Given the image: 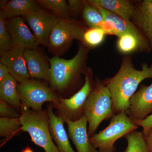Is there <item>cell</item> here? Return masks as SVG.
<instances>
[{
	"instance_id": "1",
	"label": "cell",
	"mask_w": 152,
	"mask_h": 152,
	"mask_svg": "<svg viewBox=\"0 0 152 152\" xmlns=\"http://www.w3.org/2000/svg\"><path fill=\"white\" fill-rule=\"evenodd\" d=\"M90 48L80 43L75 56L66 60L54 56L50 59L49 86L59 96L68 98L80 89L82 75L87 68Z\"/></svg>"
},
{
	"instance_id": "2",
	"label": "cell",
	"mask_w": 152,
	"mask_h": 152,
	"mask_svg": "<svg viewBox=\"0 0 152 152\" xmlns=\"http://www.w3.org/2000/svg\"><path fill=\"white\" fill-rule=\"evenodd\" d=\"M148 78H152V64L149 66L144 63L140 70L134 68L131 57H126L117 74L102 81L111 95L114 115L126 113L130 99L139 85Z\"/></svg>"
},
{
	"instance_id": "3",
	"label": "cell",
	"mask_w": 152,
	"mask_h": 152,
	"mask_svg": "<svg viewBox=\"0 0 152 152\" xmlns=\"http://www.w3.org/2000/svg\"><path fill=\"white\" fill-rule=\"evenodd\" d=\"M83 112L88 121L90 137L96 134L103 121L111 118L115 115L111 95L102 81L96 80L94 89L85 104Z\"/></svg>"
},
{
	"instance_id": "4",
	"label": "cell",
	"mask_w": 152,
	"mask_h": 152,
	"mask_svg": "<svg viewBox=\"0 0 152 152\" xmlns=\"http://www.w3.org/2000/svg\"><path fill=\"white\" fill-rule=\"evenodd\" d=\"M48 110L36 111L22 109L21 130L29 134L32 141L45 152H59L53 140L49 128Z\"/></svg>"
},
{
	"instance_id": "5",
	"label": "cell",
	"mask_w": 152,
	"mask_h": 152,
	"mask_svg": "<svg viewBox=\"0 0 152 152\" xmlns=\"http://www.w3.org/2000/svg\"><path fill=\"white\" fill-rule=\"evenodd\" d=\"M138 127L126 113L116 114L105 129L90 138V141L99 152H115L116 141Z\"/></svg>"
},
{
	"instance_id": "6",
	"label": "cell",
	"mask_w": 152,
	"mask_h": 152,
	"mask_svg": "<svg viewBox=\"0 0 152 152\" xmlns=\"http://www.w3.org/2000/svg\"><path fill=\"white\" fill-rule=\"evenodd\" d=\"M88 28L75 19L61 18L52 30L48 48L54 56H61L69 49L74 40L83 43V36Z\"/></svg>"
},
{
	"instance_id": "7",
	"label": "cell",
	"mask_w": 152,
	"mask_h": 152,
	"mask_svg": "<svg viewBox=\"0 0 152 152\" xmlns=\"http://www.w3.org/2000/svg\"><path fill=\"white\" fill-rule=\"evenodd\" d=\"M46 82L31 78L18 84V91L22 109H30L36 111L43 110L45 102H49L53 105L60 101V96L49 86Z\"/></svg>"
},
{
	"instance_id": "8",
	"label": "cell",
	"mask_w": 152,
	"mask_h": 152,
	"mask_svg": "<svg viewBox=\"0 0 152 152\" xmlns=\"http://www.w3.org/2000/svg\"><path fill=\"white\" fill-rule=\"evenodd\" d=\"M85 83L80 90L72 96L63 98L60 96L58 103L53 105L56 109V114L65 120L75 121L84 115V107L87 99L92 91L95 82L93 79L92 71L87 67L84 72Z\"/></svg>"
},
{
	"instance_id": "9",
	"label": "cell",
	"mask_w": 152,
	"mask_h": 152,
	"mask_svg": "<svg viewBox=\"0 0 152 152\" xmlns=\"http://www.w3.org/2000/svg\"><path fill=\"white\" fill-rule=\"evenodd\" d=\"M22 17L32 30L39 45L48 47L52 30L61 18L44 9Z\"/></svg>"
},
{
	"instance_id": "10",
	"label": "cell",
	"mask_w": 152,
	"mask_h": 152,
	"mask_svg": "<svg viewBox=\"0 0 152 152\" xmlns=\"http://www.w3.org/2000/svg\"><path fill=\"white\" fill-rule=\"evenodd\" d=\"M25 50L24 47L14 46L11 50L0 53V63L7 67L10 74L19 84L31 78L24 56Z\"/></svg>"
},
{
	"instance_id": "11",
	"label": "cell",
	"mask_w": 152,
	"mask_h": 152,
	"mask_svg": "<svg viewBox=\"0 0 152 152\" xmlns=\"http://www.w3.org/2000/svg\"><path fill=\"white\" fill-rule=\"evenodd\" d=\"M152 112V83L148 86L142 85L133 95L126 113L133 121H142Z\"/></svg>"
},
{
	"instance_id": "12",
	"label": "cell",
	"mask_w": 152,
	"mask_h": 152,
	"mask_svg": "<svg viewBox=\"0 0 152 152\" xmlns=\"http://www.w3.org/2000/svg\"><path fill=\"white\" fill-rule=\"evenodd\" d=\"M24 56L31 77L49 84L50 69V61L47 58L41 48L25 49Z\"/></svg>"
},
{
	"instance_id": "13",
	"label": "cell",
	"mask_w": 152,
	"mask_h": 152,
	"mask_svg": "<svg viewBox=\"0 0 152 152\" xmlns=\"http://www.w3.org/2000/svg\"><path fill=\"white\" fill-rule=\"evenodd\" d=\"M22 17L7 19L6 26L14 46L34 49L39 46L34 35L31 32Z\"/></svg>"
},
{
	"instance_id": "14",
	"label": "cell",
	"mask_w": 152,
	"mask_h": 152,
	"mask_svg": "<svg viewBox=\"0 0 152 152\" xmlns=\"http://www.w3.org/2000/svg\"><path fill=\"white\" fill-rule=\"evenodd\" d=\"M65 122L67 125L69 138L75 147L77 152H99L90 141L88 121L85 115L75 121L65 120Z\"/></svg>"
},
{
	"instance_id": "15",
	"label": "cell",
	"mask_w": 152,
	"mask_h": 152,
	"mask_svg": "<svg viewBox=\"0 0 152 152\" xmlns=\"http://www.w3.org/2000/svg\"><path fill=\"white\" fill-rule=\"evenodd\" d=\"M51 104L48 105L47 110L49 116V128L52 138L59 152H76L72 148L65 129V121L57 115L53 111Z\"/></svg>"
},
{
	"instance_id": "16",
	"label": "cell",
	"mask_w": 152,
	"mask_h": 152,
	"mask_svg": "<svg viewBox=\"0 0 152 152\" xmlns=\"http://www.w3.org/2000/svg\"><path fill=\"white\" fill-rule=\"evenodd\" d=\"M135 6L131 21L140 31L152 50V0H144Z\"/></svg>"
},
{
	"instance_id": "17",
	"label": "cell",
	"mask_w": 152,
	"mask_h": 152,
	"mask_svg": "<svg viewBox=\"0 0 152 152\" xmlns=\"http://www.w3.org/2000/svg\"><path fill=\"white\" fill-rule=\"evenodd\" d=\"M83 2L95 7L105 9L128 20L131 21L135 10L136 6L127 0H85Z\"/></svg>"
},
{
	"instance_id": "18",
	"label": "cell",
	"mask_w": 152,
	"mask_h": 152,
	"mask_svg": "<svg viewBox=\"0 0 152 152\" xmlns=\"http://www.w3.org/2000/svg\"><path fill=\"white\" fill-rule=\"evenodd\" d=\"M96 8L100 12L105 21L113 28L118 37L125 34H132L137 37L142 42L149 44L140 31L132 21L124 20L99 7Z\"/></svg>"
},
{
	"instance_id": "19",
	"label": "cell",
	"mask_w": 152,
	"mask_h": 152,
	"mask_svg": "<svg viewBox=\"0 0 152 152\" xmlns=\"http://www.w3.org/2000/svg\"><path fill=\"white\" fill-rule=\"evenodd\" d=\"M18 83L10 74L0 82V100L22 114V104L18 91Z\"/></svg>"
},
{
	"instance_id": "20",
	"label": "cell",
	"mask_w": 152,
	"mask_h": 152,
	"mask_svg": "<svg viewBox=\"0 0 152 152\" xmlns=\"http://www.w3.org/2000/svg\"><path fill=\"white\" fill-rule=\"evenodd\" d=\"M3 10L5 12L7 19H11L37 12L43 9L35 0H12Z\"/></svg>"
},
{
	"instance_id": "21",
	"label": "cell",
	"mask_w": 152,
	"mask_h": 152,
	"mask_svg": "<svg viewBox=\"0 0 152 152\" xmlns=\"http://www.w3.org/2000/svg\"><path fill=\"white\" fill-rule=\"evenodd\" d=\"M118 38L117 48L123 53H131L138 50L148 52L151 50L149 44L142 42L132 34H125Z\"/></svg>"
},
{
	"instance_id": "22",
	"label": "cell",
	"mask_w": 152,
	"mask_h": 152,
	"mask_svg": "<svg viewBox=\"0 0 152 152\" xmlns=\"http://www.w3.org/2000/svg\"><path fill=\"white\" fill-rule=\"evenodd\" d=\"M41 7L60 18H68L70 16L67 2L65 0H37Z\"/></svg>"
},
{
	"instance_id": "23",
	"label": "cell",
	"mask_w": 152,
	"mask_h": 152,
	"mask_svg": "<svg viewBox=\"0 0 152 152\" xmlns=\"http://www.w3.org/2000/svg\"><path fill=\"white\" fill-rule=\"evenodd\" d=\"M124 137L126 140L127 145L124 152H149L142 132L136 130L128 133Z\"/></svg>"
},
{
	"instance_id": "24",
	"label": "cell",
	"mask_w": 152,
	"mask_h": 152,
	"mask_svg": "<svg viewBox=\"0 0 152 152\" xmlns=\"http://www.w3.org/2000/svg\"><path fill=\"white\" fill-rule=\"evenodd\" d=\"M82 13L85 23L88 28L102 29L105 21L102 14L96 8L85 4Z\"/></svg>"
},
{
	"instance_id": "25",
	"label": "cell",
	"mask_w": 152,
	"mask_h": 152,
	"mask_svg": "<svg viewBox=\"0 0 152 152\" xmlns=\"http://www.w3.org/2000/svg\"><path fill=\"white\" fill-rule=\"evenodd\" d=\"M22 124L20 118H0V136L9 138L15 136L21 131Z\"/></svg>"
},
{
	"instance_id": "26",
	"label": "cell",
	"mask_w": 152,
	"mask_h": 152,
	"mask_svg": "<svg viewBox=\"0 0 152 152\" xmlns=\"http://www.w3.org/2000/svg\"><path fill=\"white\" fill-rule=\"evenodd\" d=\"M7 15L3 9L0 10V53L7 51L14 47L12 38L7 26Z\"/></svg>"
},
{
	"instance_id": "27",
	"label": "cell",
	"mask_w": 152,
	"mask_h": 152,
	"mask_svg": "<svg viewBox=\"0 0 152 152\" xmlns=\"http://www.w3.org/2000/svg\"><path fill=\"white\" fill-rule=\"evenodd\" d=\"M106 34L100 28H88L84 34L82 44L90 48L97 47L103 42Z\"/></svg>"
},
{
	"instance_id": "28",
	"label": "cell",
	"mask_w": 152,
	"mask_h": 152,
	"mask_svg": "<svg viewBox=\"0 0 152 152\" xmlns=\"http://www.w3.org/2000/svg\"><path fill=\"white\" fill-rule=\"evenodd\" d=\"M0 115L7 118H20L21 114L15 108L0 100Z\"/></svg>"
},
{
	"instance_id": "29",
	"label": "cell",
	"mask_w": 152,
	"mask_h": 152,
	"mask_svg": "<svg viewBox=\"0 0 152 152\" xmlns=\"http://www.w3.org/2000/svg\"><path fill=\"white\" fill-rule=\"evenodd\" d=\"M67 2L70 16H76L75 15L82 12L85 4L83 1L69 0Z\"/></svg>"
},
{
	"instance_id": "30",
	"label": "cell",
	"mask_w": 152,
	"mask_h": 152,
	"mask_svg": "<svg viewBox=\"0 0 152 152\" xmlns=\"http://www.w3.org/2000/svg\"><path fill=\"white\" fill-rule=\"evenodd\" d=\"M138 126L142 128V132L145 138L147 137L149 132L152 127V113L145 119L140 121H134Z\"/></svg>"
},
{
	"instance_id": "31",
	"label": "cell",
	"mask_w": 152,
	"mask_h": 152,
	"mask_svg": "<svg viewBox=\"0 0 152 152\" xmlns=\"http://www.w3.org/2000/svg\"><path fill=\"white\" fill-rule=\"evenodd\" d=\"M10 71L7 66L0 63V82L10 75Z\"/></svg>"
},
{
	"instance_id": "32",
	"label": "cell",
	"mask_w": 152,
	"mask_h": 152,
	"mask_svg": "<svg viewBox=\"0 0 152 152\" xmlns=\"http://www.w3.org/2000/svg\"><path fill=\"white\" fill-rule=\"evenodd\" d=\"M145 139L148 150L149 152H152V127Z\"/></svg>"
},
{
	"instance_id": "33",
	"label": "cell",
	"mask_w": 152,
	"mask_h": 152,
	"mask_svg": "<svg viewBox=\"0 0 152 152\" xmlns=\"http://www.w3.org/2000/svg\"><path fill=\"white\" fill-rule=\"evenodd\" d=\"M8 1H6V0H1L0 1V7L1 9H4L7 3H8Z\"/></svg>"
},
{
	"instance_id": "34",
	"label": "cell",
	"mask_w": 152,
	"mask_h": 152,
	"mask_svg": "<svg viewBox=\"0 0 152 152\" xmlns=\"http://www.w3.org/2000/svg\"><path fill=\"white\" fill-rule=\"evenodd\" d=\"M21 152H34L32 149L30 147H26Z\"/></svg>"
}]
</instances>
